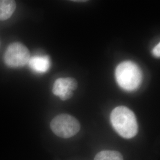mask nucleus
I'll return each instance as SVG.
<instances>
[{"mask_svg":"<svg viewBox=\"0 0 160 160\" xmlns=\"http://www.w3.org/2000/svg\"><path fill=\"white\" fill-rule=\"evenodd\" d=\"M110 121L114 130L122 137L131 139L137 134L138 126L135 115L125 106L114 108L110 114Z\"/></svg>","mask_w":160,"mask_h":160,"instance_id":"nucleus-1","label":"nucleus"},{"mask_svg":"<svg viewBox=\"0 0 160 160\" xmlns=\"http://www.w3.org/2000/svg\"><path fill=\"white\" fill-rule=\"evenodd\" d=\"M116 81L122 88L126 91H133L140 86L142 74L137 65L132 61L119 63L116 69Z\"/></svg>","mask_w":160,"mask_h":160,"instance_id":"nucleus-2","label":"nucleus"},{"mask_svg":"<svg viewBox=\"0 0 160 160\" xmlns=\"http://www.w3.org/2000/svg\"><path fill=\"white\" fill-rule=\"evenodd\" d=\"M50 126L56 135L62 138L72 137L80 129L79 122L68 114L58 115L52 119Z\"/></svg>","mask_w":160,"mask_h":160,"instance_id":"nucleus-3","label":"nucleus"},{"mask_svg":"<svg viewBox=\"0 0 160 160\" xmlns=\"http://www.w3.org/2000/svg\"><path fill=\"white\" fill-rule=\"evenodd\" d=\"M4 58L7 66L12 68L21 67L29 62L30 52L21 43L14 42L8 46Z\"/></svg>","mask_w":160,"mask_h":160,"instance_id":"nucleus-4","label":"nucleus"},{"mask_svg":"<svg viewBox=\"0 0 160 160\" xmlns=\"http://www.w3.org/2000/svg\"><path fill=\"white\" fill-rule=\"evenodd\" d=\"M77 87V81L74 78H60L55 81L52 92L53 94L65 101L73 96L72 91L76 90Z\"/></svg>","mask_w":160,"mask_h":160,"instance_id":"nucleus-5","label":"nucleus"},{"mask_svg":"<svg viewBox=\"0 0 160 160\" xmlns=\"http://www.w3.org/2000/svg\"><path fill=\"white\" fill-rule=\"evenodd\" d=\"M29 67L39 74L46 72L51 67V61L48 56H34L29 59Z\"/></svg>","mask_w":160,"mask_h":160,"instance_id":"nucleus-6","label":"nucleus"},{"mask_svg":"<svg viewBox=\"0 0 160 160\" xmlns=\"http://www.w3.org/2000/svg\"><path fill=\"white\" fill-rule=\"evenodd\" d=\"M16 3L12 0H0V21L10 18L16 10Z\"/></svg>","mask_w":160,"mask_h":160,"instance_id":"nucleus-7","label":"nucleus"},{"mask_svg":"<svg viewBox=\"0 0 160 160\" xmlns=\"http://www.w3.org/2000/svg\"><path fill=\"white\" fill-rule=\"evenodd\" d=\"M94 160H123V158L118 151L104 150L97 154Z\"/></svg>","mask_w":160,"mask_h":160,"instance_id":"nucleus-8","label":"nucleus"},{"mask_svg":"<svg viewBox=\"0 0 160 160\" xmlns=\"http://www.w3.org/2000/svg\"><path fill=\"white\" fill-rule=\"evenodd\" d=\"M152 54L155 57L159 58L160 57V43H158L156 46H155L154 49H152Z\"/></svg>","mask_w":160,"mask_h":160,"instance_id":"nucleus-9","label":"nucleus"}]
</instances>
